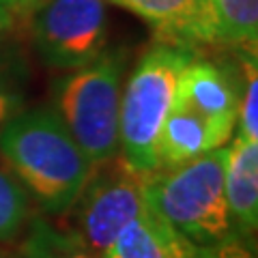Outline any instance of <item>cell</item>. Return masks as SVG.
Segmentation results:
<instances>
[{"mask_svg":"<svg viewBox=\"0 0 258 258\" xmlns=\"http://www.w3.org/2000/svg\"><path fill=\"white\" fill-rule=\"evenodd\" d=\"M241 78L213 60L191 56L176 82L174 101L189 108L211 129L217 147H224L237 129Z\"/></svg>","mask_w":258,"mask_h":258,"instance_id":"cell-7","label":"cell"},{"mask_svg":"<svg viewBox=\"0 0 258 258\" xmlns=\"http://www.w3.org/2000/svg\"><path fill=\"white\" fill-rule=\"evenodd\" d=\"M217 147L211 129L196 112L172 101L170 112L166 114L157 138L159 168H174L185 161H191ZM157 168V170H159Z\"/></svg>","mask_w":258,"mask_h":258,"instance_id":"cell-11","label":"cell"},{"mask_svg":"<svg viewBox=\"0 0 258 258\" xmlns=\"http://www.w3.org/2000/svg\"><path fill=\"white\" fill-rule=\"evenodd\" d=\"M0 258H9V256H5V254H0Z\"/></svg>","mask_w":258,"mask_h":258,"instance_id":"cell-20","label":"cell"},{"mask_svg":"<svg viewBox=\"0 0 258 258\" xmlns=\"http://www.w3.org/2000/svg\"><path fill=\"white\" fill-rule=\"evenodd\" d=\"M241 56V99L235 138L258 140V52Z\"/></svg>","mask_w":258,"mask_h":258,"instance_id":"cell-15","label":"cell"},{"mask_svg":"<svg viewBox=\"0 0 258 258\" xmlns=\"http://www.w3.org/2000/svg\"><path fill=\"white\" fill-rule=\"evenodd\" d=\"M103 258H108V256H103Z\"/></svg>","mask_w":258,"mask_h":258,"instance_id":"cell-21","label":"cell"},{"mask_svg":"<svg viewBox=\"0 0 258 258\" xmlns=\"http://www.w3.org/2000/svg\"><path fill=\"white\" fill-rule=\"evenodd\" d=\"M147 176V172L132 168L120 155L93 166L88 181L71 205L74 224L69 228L103 256L120 230L149 209Z\"/></svg>","mask_w":258,"mask_h":258,"instance_id":"cell-5","label":"cell"},{"mask_svg":"<svg viewBox=\"0 0 258 258\" xmlns=\"http://www.w3.org/2000/svg\"><path fill=\"white\" fill-rule=\"evenodd\" d=\"M226 147L147 176V205L194 245L215 243L232 232L224 191Z\"/></svg>","mask_w":258,"mask_h":258,"instance_id":"cell-2","label":"cell"},{"mask_svg":"<svg viewBox=\"0 0 258 258\" xmlns=\"http://www.w3.org/2000/svg\"><path fill=\"white\" fill-rule=\"evenodd\" d=\"M20 13L15 11V7L11 0H0V32H9L18 26Z\"/></svg>","mask_w":258,"mask_h":258,"instance_id":"cell-18","label":"cell"},{"mask_svg":"<svg viewBox=\"0 0 258 258\" xmlns=\"http://www.w3.org/2000/svg\"><path fill=\"white\" fill-rule=\"evenodd\" d=\"M191 52L155 41L140 56L120 93L118 155L140 172L159 168L157 138L172 108L176 82Z\"/></svg>","mask_w":258,"mask_h":258,"instance_id":"cell-4","label":"cell"},{"mask_svg":"<svg viewBox=\"0 0 258 258\" xmlns=\"http://www.w3.org/2000/svg\"><path fill=\"white\" fill-rule=\"evenodd\" d=\"M189 258H256L254 237H245L232 230L228 237L215 241V243L194 245Z\"/></svg>","mask_w":258,"mask_h":258,"instance_id":"cell-17","label":"cell"},{"mask_svg":"<svg viewBox=\"0 0 258 258\" xmlns=\"http://www.w3.org/2000/svg\"><path fill=\"white\" fill-rule=\"evenodd\" d=\"M194 243L147 209L120 230L103 256L108 258H189Z\"/></svg>","mask_w":258,"mask_h":258,"instance_id":"cell-10","label":"cell"},{"mask_svg":"<svg viewBox=\"0 0 258 258\" xmlns=\"http://www.w3.org/2000/svg\"><path fill=\"white\" fill-rule=\"evenodd\" d=\"M106 0H45L28 15L32 43L45 64L74 71L108 45Z\"/></svg>","mask_w":258,"mask_h":258,"instance_id":"cell-6","label":"cell"},{"mask_svg":"<svg viewBox=\"0 0 258 258\" xmlns=\"http://www.w3.org/2000/svg\"><path fill=\"white\" fill-rule=\"evenodd\" d=\"M13 7H15V11L20 13V18H28V15L37 9L39 5H43L45 0H11Z\"/></svg>","mask_w":258,"mask_h":258,"instance_id":"cell-19","label":"cell"},{"mask_svg":"<svg viewBox=\"0 0 258 258\" xmlns=\"http://www.w3.org/2000/svg\"><path fill=\"white\" fill-rule=\"evenodd\" d=\"M224 191L232 230L254 237L258 228V140L235 138L226 147Z\"/></svg>","mask_w":258,"mask_h":258,"instance_id":"cell-9","label":"cell"},{"mask_svg":"<svg viewBox=\"0 0 258 258\" xmlns=\"http://www.w3.org/2000/svg\"><path fill=\"white\" fill-rule=\"evenodd\" d=\"M140 18L161 43L196 54L217 45L211 0H106Z\"/></svg>","mask_w":258,"mask_h":258,"instance_id":"cell-8","label":"cell"},{"mask_svg":"<svg viewBox=\"0 0 258 258\" xmlns=\"http://www.w3.org/2000/svg\"><path fill=\"white\" fill-rule=\"evenodd\" d=\"M0 157L45 213H67L93 172L54 108L22 110L0 129Z\"/></svg>","mask_w":258,"mask_h":258,"instance_id":"cell-1","label":"cell"},{"mask_svg":"<svg viewBox=\"0 0 258 258\" xmlns=\"http://www.w3.org/2000/svg\"><path fill=\"white\" fill-rule=\"evenodd\" d=\"M127 50H103L54 84V112L93 166L118 155V112Z\"/></svg>","mask_w":258,"mask_h":258,"instance_id":"cell-3","label":"cell"},{"mask_svg":"<svg viewBox=\"0 0 258 258\" xmlns=\"http://www.w3.org/2000/svg\"><path fill=\"white\" fill-rule=\"evenodd\" d=\"M217 45L237 54L258 52V0H211Z\"/></svg>","mask_w":258,"mask_h":258,"instance_id":"cell-12","label":"cell"},{"mask_svg":"<svg viewBox=\"0 0 258 258\" xmlns=\"http://www.w3.org/2000/svg\"><path fill=\"white\" fill-rule=\"evenodd\" d=\"M28 220V198L18 179L0 168V241H11Z\"/></svg>","mask_w":258,"mask_h":258,"instance_id":"cell-16","label":"cell"},{"mask_svg":"<svg viewBox=\"0 0 258 258\" xmlns=\"http://www.w3.org/2000/svg\"><path fill=\"white\" fill-rule=\"evenodd\" d=\"M22 254L24 258H103L69 226H56L43 217H32Z\"/></svg>","mask_w":258,"mask_h":258,"instance_id":"cell-13","label":"cell"},{"mask_svg":"<svg viewBox=\"0 0 258 258\" xmlns=\"http://www.w3.org/2000/svg\"><path fill=\"white\" fill-rule=\"evenodd\" d=\"M28 78V62L22 47L0 37V129L26 110Z\"/></svg>","mask_w":258,"mask_h":258,"instance_id":"cell-14","label":"cell"}]
</instances>
